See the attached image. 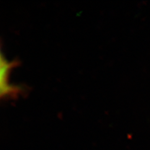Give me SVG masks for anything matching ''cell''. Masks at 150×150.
I'll list each match as a JSON object with an SVG mask.
<instances>
[{
  "mask_svg": "<svg viewBox=\"0 0 150 150\" xmlns=\"http://www.w3.org/2000/svg\"><path fill=\"white\" fill-rule=\"evenodd\" d=\"M19 64L17 61L11 62L7 61L4 57L2 53L1 54V70H0V80H1V98H17L23 92L21 87L12 85L9 83V74L11 70L17 67Z\"/></svg>",
  "mask_w": 150,
  "mask_h": 150,
  "instance_id": "1",
  "label": "cell"
}]
</instances>
